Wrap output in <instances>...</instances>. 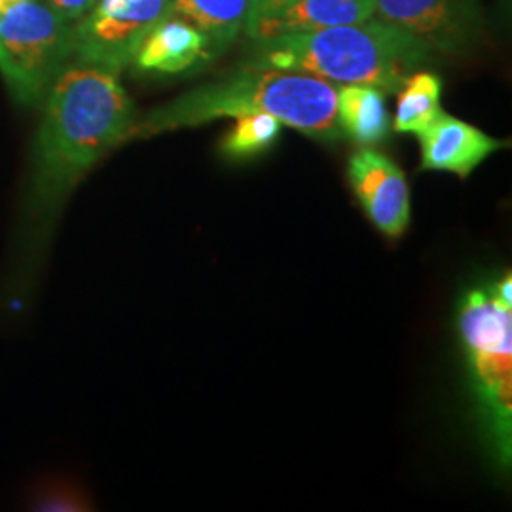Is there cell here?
I'll list each match as a JSON object with an SVG mask.
<instances>
[{
    "instance_id": "obj_16",
    "label": "cell",
    "mask_w": 512,
    "mask_h": 512,
    "mask_svg": "<svg viewBox=\"0 0 512 512\" xmlns=\"http://www.w3.org/2000/svg\"><path fill=\"white\" fill-rule=\"evenodd\" d=\"M84 505H88V501L80 495V492L65 486L42 490L37 499V509L40 511H84L88 509Z\"/></svg>"
},
{
    "instance_id": "obj_14",
    "label": "cell",
    "mask_w": 512,
    "mask_h": 512,
    "mask_svg": "<svg viewBox=\"0 0 512 512\" xmlns=\"http://www.w3.org/2000/svg\"><path fill=\"white\" fill-rule=\"evenodd\" d=\"M397 112L391 128L399 133H421L439 118L442 78L431 71H416L406 78L399 90Z\"/></svg>"
},
{
    "instance_id": "obj_11",
    "label": "cell",
    "mask_w": 512,
    "mask_h": 512,
    "mask_svg": "<svg viewBox=\"0 0 512 512\" xmlns=\"http://www.w3.org/2000/svg\"><path fill=\"white\" fill-rule=\"evenodd\" d=\"M215 61L209 42L188 21L165 16L141 42L131 65L141 74H184Z\"/></svg>"
},
{
    "instance_id": "obj_7",
    "label": "cell",
    "mask_w": 512,
    "mask_h": 512,
    "mask_svg": "<svg viewBox=\"0 0 512 512\" xmlns=\"http://www.w3.org/2000/svg\"><path fill=\"white\" fill-rule=\"evenodd\" d=\"M374 18L418 38L435 55H459L484 31L480 0H376Z\"/></svg>"
},
{
    "instance_id": "obj_17",
    "label": "cell",
    "mask_w": 512,
    "mask_h": 512,
    "mask_svg": "<svg viewBox=\"0 0 512 512\" xmlns=\"http://www.w3.org/2000/svg\"><path fill=\"white\" fill-rule=\"evenodd\" d=\"M55 10L71 23H76L92 12L97 0H48Z\"/></svg>"
},
{
    "instance_id": "obj_8",
    "label": "cell",
    "mask_w": 512,
    "mask_h": 512,
    "mask_svg": "<svg viewBox=\"0 0 512 512\" xmlns=\"http://www.w3.org/2000/svg\"><path fill=\"white\" fill-rule=\"evenodd\" d=\"M348 179L372 224L387 238H401L410 222V186L403 169L384 152L361 147L349 156Z\"/></svg>"
},
{
    "instance_id": "obj_3",
    "label": "cell",
    "mask_w": 512,
    "mask_h": 512,
    "mask_svg": "<svg viewBox=\"0 0 512 512\" xmlns=\"http://www.w3.org/2000/svg\"><path fill=\"white\" fill-rule=\"evenodd\" d=\"M437 55L401 27L370 18L315 33L249 40L241 65L311 74L336 86L365 84L397 93Z\"/></svg>"
},
{
    "instance_id": "obj_19",
    "label": "cell",
    "mask_w": 512,
    "mask_h": 512,
    "mask_svg": "<svg viewBox=\"0 0 512 512\" xmlns=\"http://www.w3.org/2000/svg\"><path fill=\"white\" fill-rule=\"evenodd\" d=\"M492 291H494L495 296L503 302V304H507V306H512V275L511 272H507V274L503 275L497 283H495L494 287H492Z\"/></svg>"
},
{
    "instance_id": "obj_15",
    "label": "cell",
    "mask_w": 512,
    "mask_h": 512,
    "mask_svg": "<svg viewBox=\"0 0 512 512\" xmlns=\"http://www.w3.org/2000/svg\"><path fill=\"white\" fill-rule=\"evenodd\" d=\"M281 128L283 124L268 112L238 116L234 128L222 137L220 152L230 160L255 158L274 147Z\"/></svg>"
},
{
    "instance_id": "obj_2",
    "label": "cell",
    "mask_w": 512,
    "mask_h": 512,
    "mask_svg": "<svg viewBox=\"0 0 512 512\" xmlns=\"http://www.w3.org/2000/svg\"><path fill=\"white\" fill-rule=\"evenodd\" d=\"M336 90V84L311 74L241 65L238 71L139 114L129 141L196 128L219 118L268 112L283 126L334 143L344 137L336 122Z\"/></svg>"
},
{
    "instance_id": "obj_18",
    "label": "cell",
    "mask_w": 512,
    "mask_h": 512,
    "mask_svg": "<svg viewBox=\"0 0 512 512\" xmlns=\"http://www.w3.org/2000/svg\"><path fill=\"white\" fill-rule=\"evenodd\" d=\"M289 2H293V0H253V2H251V14H249L247 25H249L251 21L262 18V16L274 12L277 8L289 4ZM247 25H245V27H247Z\"/></svg>"
},
{
    "instance_id": "obj_6",
    "label": "cell",
    "mask_w": 512,
    "mask_h": 512,
    "mask_svg": "<svg viewBox=\"0 0 512 512\" xmlns=\"http://www.w3.org/2000/svg\"><path fill=\"white\" fill-rule=\"evenodd\" d=\"M169 6L171 0H97L92 12L74 23L73 59L126 71Z\"/></svg>"
},
{
    "instance_id": "obj_20",
    "label": "cell",
    "mask_w": 512,
    "mask_h": 512,
    "mask_svg": "<svg viewBox=\"0 0 512 512\" xmlns=\"http://www.w3.org/2000/svg\"><path fill=\"white\" fill-rule=\"evenodd\" d=\"M16 2H19V0H0V12H2V10H6L8 6L16 4Z\"/></svg>"
},
{
    "instance_id": "obj_10",
    "label": "cell",
    "mask_w": 512,
    "mask_h": 512,
    "mask_svg": "<svg viewBox=\"0 0 512 512\" xmlns=\"http://www.w3.org/2000/svg\"><path fill=\"white\" fill-rule=\"evenodd\" d=\"M376 0H293L245 27L247 40L315 33L374 18Z\"/></svg>"
},
{
    "instance_id": "obj_9",
    "label": "cell",
    "mask_w": 512,
    "mask_h": 512,
    "mask_svg": "<svg viewBox=\"0 0 512 512\" xmlns=\"http://www.w3.org/2000/svg\"><path fill=\"white\" fill-rule=\"evenodd\" d=\"M418 139L421 171L454 173L459 179H467L486 158L509 147V141L490 137L482 129L446 112H440L433 124L418 133Z\"/></svg>"
},
{
    "instance_id": "obj_13",
    "label": "cell",
    "mask_w": 512,
    "mask_h": 512,
    "mask_svg": "<svg viewBox=\"0 0 512 512\" xmlns=\"http://www.w3.org/2000/svg\"><path fill=\"white\" fill-rule=\"evenodd\" d=\"M251 2L253 0H171L167 16L184 19L202 31L217 59L245 31Z\"/></svg>"
},
{
    "instance_id": "obj_12",
    "label": "cell",
    "mask_w": 512,
    "mask_h": 512,
    "mask_svg": "<svg viewBox=\"0 0 512 512\" xmlns=\"http://www.w3.org/2000/svg\"><path fill=\"white\" fill-rule=\"evenodd\" d=\"M387 93L365 84H344L336 90V122L344 137L361 147L385 141L391 131Z\"/></svg>"
},
{
    "instance_id": "obj_4",
    "label": "cell",
    "mask_w": 512,
    "mask_h": 512,
    "mask_svg": "<svg viewBox=\"0 0 512 512\" xmlns=\"http://www.w3.org/2000/svg\"><path fill=\"white\" fill-rule=\"evenodd\" d=\"M458 327L476 397L497 459L512 458V306L492 289H473L459 306Z\"/></svg>"
},
{
    "instance_id": "obj_1",
    "label": "cell",
    "mask_w": 512,
    "mask_h": 512,
    "mask_svg": "<svg viewBox=\"0 0 512 512\" xmlns=\"http://www.w3.org/2000/svg\"><path fill=\"white\" fill-rule=\"evenodd\" d=\"M139 118L120 73L71 59L42 103L27 184L0 287L4 310L27 308L44 274L55 230L76 186Z\"/></svg>"
},
{
    "instance_id": "obj_5",
    "label": "cell",
    "mask_w": 512,
    "mask_h": 512,
    "mask_svg": "<svg viewBox=\"0 0 512 512\" xmlns=\"http://www.w3.org/2000/svg\"><path fill=\"white\" fill-rule=\"evenodd\" d=\"M73 50L74 23L48 0H19L0 12V74L21 107H42Z\"/></svg>"
}]
</instances>
